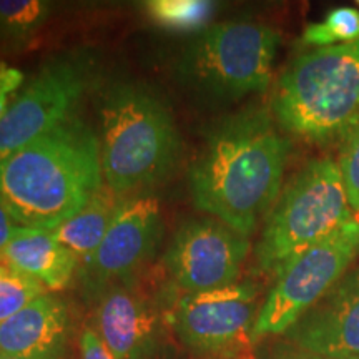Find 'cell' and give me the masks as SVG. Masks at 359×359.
<instances>
[{
  "label": "cell",
  "instance_id": "cell-8",
  "mask_svg": "<svg viewBox=\"0 0 359 359\" xmlns=\"http://www.w3.org/2000/svg\"><path fill=\"white\" fill-rule=\"evenodd\" d=\"M88 77L85 58L62 55L47 62L0 120V163L72 116Z\"/></svg>",
  "mask_w": 359,
  "mask_h": 359
},
{
  "label": "cell",
  "instance_id": "cell-14",
  "mask_svg": "<svg viewBox=\"0 0 359 359\" xmlns=\"http://www.w3.org/2000/svg\"><path fill=\"white\" fill-rule=\"evenodd\" d=\"M100 339L114 359H142L154 346L156 314L127 288H110L97 313Z\"/></svg>",
  "mask_w": 359,
  "mask_h": 359
},
{
  "label": "cell",
  "instance_id": "cell-21",
  "mask_svg": "<svg viewBox=\"0 0 359 359\" xmlns=\"http://www.w3.org/2000/svg\"><path fill=\"white\" fill-rule=\"evenodd\" d=\"M338 167L346 187L349 206L359 213V120L341 140Z\"/></svg>",
  "mask_w": 359,
  "mask_h": 359
},
{
  "label": "cell",
  "instance_id": "cell-4",
  "mask_svg": "<svg viewBox=\"0 0 359 359\" xmlns=\"http://www.w3.org/2000/svg\"><path fill=\"white\" fill-rule=\"evenodd\" d=\"M273 114L308 142L343 138L359 120V40L296 57L278 80Z\"/></svg>",
  "mask_w": 359,
  "mask_h": 359
},
{
  "label": "cell",
  "instance_id": "cell-11",
  "mask_svg": "<svg viewBox=\"0 0 359 359\" xmlns=\"http://www.w3.org/2000/svg\"><path fill=\"white\" fill-rule=\"evenodd\" d=\"M161 238L158 201L151 196L123 201L98 248L83 259L82 278L90 290H100L125 278L154 255Z\"/></svg>",
  "mask_w": 359,
  "mask_h": 359
},
{
  "label": "cell",
  "instance_id": "cell-2",
  "mask_svg": "<svg viewBox=\"0 0 359 359\" xmlns=\"http://www.w3.org/2000/svg\"><path fill=\"white\" fill-rule=\"evenodd\" d=\"M102 175L100 140L72 115L0 163V205L22 226L52 230L88 203Z\"/></svg>",
  "mask_w": 359,
  "mask_h": 359
},
{
  "label": "cell",
  "instance_id": "cell-12",
  "mask_svg": "<svg viewBox=\"0 0 359 359\" xmlns=\"http://www.w3.org/2000/svg\"><path fill=\"white\" fill-rule=\"evenodd\" d=\"M286 336L294 346L330 359L359 356V269H348Z\"/></svg>",
  "mask_w": 359,
  "mask_h": 359
},
{
  "label": "cell",
  "instance_id": "cell-29",
  "mask_svg": "<svg viewBox=\"0 0 359 359\" xmlns=\"http://www.w3.org/2000/svg\"><path fill=\"white\" fill-rule=\"evenodd\" d=\"M325 359H330V358H325Z\"/></svg>",
  "mask_w": 359,
  "mask_h": 359
},
{
  "label": "cell",
  "instance_id": "cell-13",
  "mask_svg": "<svg viewBox=\"0 0 359 359\" xmlns=\"http://www.w3.org/2000/svg\"><path fill=\"white\" fill-rule=\"evenodd\" d=\"M67 336L65 303L45 293L0 325V358L58 359Z\"/></svg>",
  "mask_w": 359,
  "mask_h": 359
},
{
  "label": "cell",
  "instance_id": "cell-1",
  "mask_svg": "<svg viewBox=\"0 0 359 359\" xmlns=\"http://www.w3.org/2000/svg\"><path fill=\"white\" fill-rule=\"evenodd\" d=\"M290 142L262 107L215 122L191 163L193 203L248 238L281 193Z\"/></svg>",
  "mask_w": 359,
  "mask_h": 359
},
{
  "label": "cell",
  "instance_id": "cell-18",
  "mask_svg": "<svg viewBox=\"0 0 359 359\" xmlns=\"http://www.w3.org/2000/svg\"><path fill=\"white\" fill-rule=\"evenodd\" d=\"M217 4L210 0H148L143 4L147 19L173 34H200L208 27Z\"/></svg>",
  "mask_w": 359,
  "mask_h": 359
},
{
  "label": "cell",
  "instance_id": "cell-26",
  "mask_svg": "<svg viewBox=\"0 0 359 359\" xmlns=\"http://www.w3.org/2000/svg\"><path fill=\"white\" fill-rule=\"evenodd\" d=\"M0 359H25V358H0Z\"/></svg>",
  "mask_w": 359,
  "mask_h": 359
},
{
  "label": "cell",
  "instance_id": "cell-25",
  "mask_svg": "<svg viewBox=\"0 0 359 359\" xmlns=\"http://www.w3.org/2000/svg\"><path fill=\"white\" fill-rule=\"evenodd\" d=\"M8 110V100L6 97H0V120L4 118V115L7 114Z\"/></svg>",
  "mask_w": 359,
  "mask_h": 359
},
{
  "label": "cell",
  "instance_id": "cell-30",
  "mask_svg": "<svg viewBox=\"0 0 359 359\" xmlns=\"http://www.w3.org/2000/svg\"><path fill=\"white\" fill-rule=\"evenodd\" d=\"M358 4H359V2H358Z\"/></svg>",
  "mask_w": 359,
  "mask_h": 359
},
{
  "label": "cell",
  "instance_id": "cell-3",
  "mask_svg": "<svg viewBox=\"0 0 359 359\" xmlns=\"http://www.w3.org/2000/svg\"><path fill=\"white\" fill-rule=\"evenodd\" d=\"M102 170L116 195L155 185L177 165L182 140L172 110L142 83H115L100 107Z\"/></svg>",
  "mask_w": 359,
  "mask_h": 359
},
{
  "label": "cell",
  "instance_id": "cell-10",
  "mask_svg": "<svg viewBox=\"0 0 359 359\" xmlns=\"http://www.w3.org/2000/svg\"><path fill=\"white\" fill-rule=\"evenodd\" d=\"M258 290L253 283L187 293L173 311L180 339L196 351H233L251 341L258 318Z\"/></svg>",
  "mask_w": 359,
  "mask_h": 359
},
{
  "label": "cell",
  "instance_id": "cell-9",
  "mask_svg": "<svg viewBox=\"0 0 359 359\" xmlns=\"http://www.w3.org/2000/svg\"><path fill=\"white\" fill-rule=\"evenodd\" d=\"M248 251V238L219 219H190L175 233L165 263L180 288L201 293L235 285Z\"/></svg>",
  "mask_w": 359,
  "mask_h": 359
},
{
  "label": "cell",
  "instance_id": "cell-20",
  "mask_svg": "<svg viewBox=\"0 0 359 359\" xmlns=\"http://www.w3.org/2000/svg\"><path fill=\"white\" fill-rule=\"evenodd\" d=\"M2 258V257H0ZM45 286L35 278L0 262V325L22 308L45 294Z\"/></svg>",
  "mask_w": 359,
  "mask_h": 359
},
{
  "label": "cell",
  "instance_id": "cell-17",
  "mask_svg": "<svg viewBox=\"0 0 359 359\" xmlns=\"http://www.w3.org/2000/svg\"><path fill=\"white\" fill-rule=\"evenodd\" d=\"M52 12L43 0H0V48L20 50L32 40Z\"/></svg>",
  "mask_w": 359,
  "mask_h": 359
},
{
  "label": "cell",
  "instance_id": "cell-15",
  "mask_svg": "<svg viewBox=\"0 0 359 359\" xmlns=\"http://www.w3.org/2000/svg\"><path fill=\"white\" fill-rule=\"evenodd\" d=\"M0 257L48 290L65 288L79 264V258L58 243L50 231L27 226L15 228Z\"/></svg>",
  "mask_w": 359,
  "mask_h": 359
},
{
  "label": "cell",
  "instance_id": "cell-23",
  "mask_svg": "<svg viewBox=\"0 0 359 359\" xmlns=\"http://www.w3.org/2000/svg\"><path fill=\"white\" fill-rule=\"evenodd\" d=\"M24 82V74L7 64H0V97H8Z\"/></svg>",
  "mask_w": 359,
  "mask_h": 359
},
{
  "label": "cell",
  "instance_id": "cell-5",
  "mask_svg": "<svg viewBox=\"0 0 359 359\" xmlns=\"http://www.w3.org/2000/svg\"><path fill=\"white\" fill-rule=\"evenodd\" d=\"M280 45L273 27L255 20L208 25L180 55L182 87L206 102L230 103L266 90Z\"/></svg>",
  "mask_w": 359,
  "mask_h": 359
},
{
  "label": "cell",
  "instance_id": "cell-6",
  "mask_svg": "<svg viewBox=\"0 0 359 359\" xmlns=\"http://www.w3.org/2000/svg\"><path fill=\"white\" fill-rule=\"evenodd\" d=\"M354 219L338 161H308L283 188L264 223L258 266L278 275L291 259Z\"/></svg>",
  "mask_w": 359,
  "mask_h": 359
},
{
  "label": "cell",
  "instance_id": "cell-16",
  "mask_svg": "<svg viewBox=\"0 0 359 359\" xmlns=\"http://www.w3.org/2000/svg\"><path fill=\"white\" fill-rule=\"evenodd\" d=\"M122 203L116 193L102 187L80 212L48 231L79 259H85L102 243Z\"/></svg>",
  "mask_w": 359,
  "mask_h": 359
},
{
  "label": "cell",
  "instance_id": "cell-28",
  "mask_svg": "<svg viewBox=\"0 0 359 359\" xmlns=\"http://www.w3.org/2000/svg\"><path fill=\"white\" fill-rule=\"evenodd\" d=\"M0 262H2V258H0Z\"/></svg>",
  "mask_w": 359,
  "mask_h": 359
},
{
  "label": "cell",
  "instance_id": "cell-7",
  "mask_svg": "<svg viewBox=\"0 0 359 359\" xmlns=\"http://www.w3.org/2000/svg\"><path fill=\"white\" fill-rule=\"evenodd\" d=\"M359 253V219H351L291 259L275 276L255 321L251 341L286 334L308 309L346 275Z\"/></svg>",
  "mask_w": 359,
  "mask_h": 359
},
{
  "label": "cell",
  "instance_id": "cell-19",
  "mask_svg": "<svg viewBox=\"0 0 359 359\" xmlns=\"http://www.w3.org/2000/svg\"><path fill=\"white\" fill-rule=\"evenodd\" d=\"M359 40V11L354 7H338L327 12L323 22L304 27L302 42L313 48L334 47Z\"/></svg>",
  "mask_w": 359,
  "mask_h": 359
},
{
  "label": "cell",
  "instance_id": "cell-24",
  "mask_svg": "<svg viewBox=\"0 0 359 359\" xmlns=\"http://www.w3.org/2000/svg\"><path fill=\"white\" fill-rule=\"evenodd\" d=\"M12 222L13 219L11 218V215L0 205V251L6 248L8 241H11L13 231H15L17 226H13Z\"/></svg>",
  "mask_w": 359,
  "mask_h": 359
},
{
  "label": "cell",
  "instance_id": "cell-22",
  "mask_svg": "<svg viewBox=\"0 0 359 359\" xmlns=\"http://www.w3.org/2000/svg\"><path fill=\"white\" fill-rule=\"evenodd\" d=\"M80 348H82V359H114L105 344L102 343L100 336L93 330H85L80 338Z\"/></svg>",
  "mask_w": 359,
  "mask_h": 359
},
{
  "label": "cell",
  "instance_id": "cell-27",
  "mask_svg": "<svg viewBox=\"0 0 359 359\" xmlns=\"http://www.w3.org/2000/svg\"><path fill=\"white\" fill-rule=\"evenodd\" d=\"M348 359H359V356H354V358H348Z\"/></svg>",
  "mask_w": 359,
  "mask_h": 359
}]
</instances>
